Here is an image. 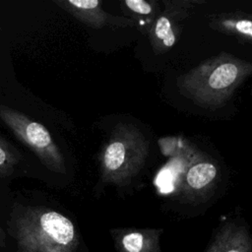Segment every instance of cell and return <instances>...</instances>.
<instances>
[{
    "mask_svg": "<svg viewBox=\"0 0 252 252\" xmlns=\"http://www.w3.org/2000/svg\"><path fill=\"white\" fill-rule=\"evenodd\" d=\"M251 73V63L222 52L179 76L176 86L183 96L198 106L216 109L230 99Z\"/></svg>",
    "mask_w": 252,
    "mask_h": 252,
    "instance_id": "cell-1",
    "label": "cell"
},
{
    "mask_svg": "<svg viewBox=\"0 0 252 252\" xmlns=\"http://www.w3.org/2000/svg\"><path fill=\"white\" fill-rule=\"evenodd\" d=\"M18 252H78L80 235L63 214L41 206H15L9 221Z\"/></svg>",
    "mask_w": 252,
    "mask_h": 252,
    "instance_id": "cell-2",
    "label": "cell"
},
{
    "mask_svg": "<svg viewBox=\"0 0 252 252\" xmlns=\"http://www.w3.org/2000/svg\"><path fill=\"white\" fill-rule=\"evenodd\" d=\"M148 154L149 142L135 125L117 124L99 154L100 180L128 184L142 169Z\"/></svg>",
    "mask_w": 252,
    "mask_h": 252,
    "instance_id": "cell-3",
    "label": "cell"
},
{
    "mask_svg": "<svg viewBox=\"0 0 252 252\" xmlns=\"http://www.w3.org/2000/svg\"><path fill=\"white\" fill-rule=\"evenodd\" d=\"M0 119L23 144L33 152L44 166L57 173H66L64 156L42 124L3 104H0Z\"/></svg>",
    "mask_w": 252,
    "mask_h": 252,
    "instance_id": "cell-4",
    "label": "cell"
},
{
    "mask_svg": "<svg viewBox=\"0 0 252 252\" xmlns=\"http://www.w3.org/2000/svg\"><path fill=\"white\" fill-rule=\"evenodd\" d=\"M204 1L198 0H164L165 8L152 23L149 39L156 54H161L172 48L182 33V22L189 17L190 10Z\"/></svg>",
    "mask_w": 252,
    "mask_h": 252,
    "instance_id": "cell-5",
    "label": "cell"
},
{
    "mask_svg": "<svg viewBox=\"0 0 252 252\" xmlns=\"http://www.w3.org/2000/svg\"><path fill=\"white\" fill-rule=\"evenodd\" d=\"M54 3L93 29H101L106 26H134V21L129 18L116 17L105 12L98 0H55Z\"/></svg>",
    "mask_w": 252,
    "mask_h": 252,
    "instance_id": "cell-6",
    "label": "cell"
},
{
    "mask_svg": "<svg viewBox=\"0 0 252 252\" xmlns=\"http://www.w3.org/2000/svg\"><path fill=\"white\" fill-rule=\"evenodd\" d=\"M218 176L216 163L205 158L196 159L184 173L180 193L188 201H203L212 193Z\"/></svg>",
    "mask_w": 252,
    "mask_h": 252,
    "instance_id": "cell-7",
    "label": "cell"
},
{
    "mask_svg": "<svg viewBox=\"0 0 252 252\" xmlns=\"http://www.w3.org/2000/svg\"><path fill=\"white\" fill-rule=\"evenodd\" d=\"M162 229L115 228L110 230L118 252H161L159 238Z\"/></svg>",
    "mask_w": 252,
    "mask_h": 252,
    "instance_id": "cell-8",
    "label": "cell"
},
{
    "mask_svg": "<svg viewBox=\"0 0 252 252\" xmlns=\"http://www.w3.org/2000/svg\"><path fill=\"white\" fill-rule=\"evenodd\" d=\"M205 252H252V242L244 224L229 221L215 234Z\"/></svg>",
    "mask_w": 252,
    "mask_h": 252,
    "instance_id": "cell-9",
    "label": "cell"
},
{
    "mask_svg": "<svg viewBox=\"0 0 252 252\" xmlns=\"http://www.w3.org/2000/svg\"><path fill=\"white\" fill-rule=\"evenodd\" d=\"M209 26L220 32L235 36L242 42L252 40V21L244 13H223L214 15Z\"/></svg>",
    "mask_w": 252,
    "mask_h": 252,
    "instance_id": "cell-10",
    "label": "cell"
},
{
    "mask_svg": "<svg viewBox=\"0 0 252 252\" xmlns=\"http://www.w3.org/2000/svg\"><path fill=\"white\" fill-rule=\"evenodd\" d=\"M124 12L132 15L135 19L145 21L150 23V27L154 20L160 13L157 1H146V0H124L122 2Z\"/></svg>",
    "mask_w": 252,
    "mask_h": 252,
    "instance_id": "cell-11",
    "label": "cell"
},
{
    "mask_svg": "<svg viewBox=\"0 0 252 252\" xmlns=\"http://www.w3.org/2000/svg\"><path fill=\"white\" fill-rule=\"evenodd\" d=\"M20 159L21 154L14 146L9 148L0 146V177L11 175Z\"/></svg>",
    "mask_w": 252,
    "mask_h": 252,
    "instance_id": "cell-12",
    "label": "cell"
},
{
    "mask_svg": "<svg viewBox=\"0 0 252 252\" xmlns=\"http://www.w3.org/2000/svg\"><path fill=\"white\" fill-rule=\"evenodd\" d=\"M6 235H5V232L4 230L2 229L1 225H0V247H5L6 246Z\"/></svg>",
    "mask_w": 252,
    "mask_h": 252,
    "instance_id": "cell-13",
    "label": "cell"
},
{
    "mask_svg": "<svg viewBox=\"0 0 252 252\" xmlns=\"http://www.w3.org/2000/svg\"><path fill=\"white\" fill-rule=\"evenodd\" d=\"M0 146L2 147H6V148H9V147H12L13 145H11L8 141H6L5 139H3L2 137H0Z\"/></svg>",
    "mask_w": 252,
    "mask_h": 252,
    "instance_id": "cell-14",
    "label": "cell"
}]
</instances>
